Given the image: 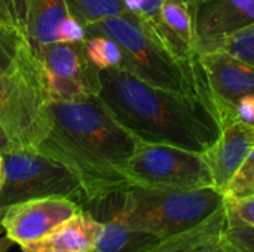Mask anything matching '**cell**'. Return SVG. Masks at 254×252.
Segmentation results:
<instances>
[{
    "instance_id": "obj_1",
    "label": "cell",
    "mask_w": 254,
    "mask_h": 252,
    "mask_svg": "<svg viewBox=\"0 0 254 252\" xmlns=\"http://www.w3.org/2000/svg\"><path fill=\"white\" fill-rule=\"evenodd\" d=\"M140 143L94 97L52 102L48 132L36 150L63 163L77 178L85 203H94L131 187L127 165Z\"/></svg>"
},
{
    "instance_id": "obj_2",
    "label": "cell",
    "mask_w": 254,
    "mask_h": 252,
    "mask_svg": "<svg viewBox=\"0 0 254 252\" xmlns=\"http://www.w3.org/2000/svg\"><path fill=\"white\" fill-rule=\"evenodd\" d=\"M98 100L140 141L205 153L219 138L222 122L216 105L143 82L121 67L100 71Z\"/></svg>"
},
{
    "instance_id": "obj_3",
    "label": "cell",
    "mask_w": 254,
    "mask_h": 252,
    "mask_svg": "<svg viewBox=\"0 0 254 252\" xmlns=\"http://www.w3.org/2000/svg\"><path fill=\"white\" fill-rule=\"evenodd\" d=\"M85 31L86 36L101 34L115 40L122 50L121 68L143 82L182 94L199 95L213 102L199 56L179 58L137 16L125 13L106 18L86 25Z\"/></svg>"
},
{
    "instance_id": "obj_4",
    "label": "cell",
    "mask_w": 254,
    "mask_h": 252,
    "mask_svg": "<svg viewBox=\"0 0 254 252\" xmlns=\"http://www.w3.org/2000/svg\"><path fill=\"white\" fill-rule=\"evenodd\" d=\"M51 104L40 59L25 39L0 70V125L12 146L37 149L51 123Z\"/></svg>"
},
{
    "instance_id": "obj_5",
    "label": "cell",
    "mask_w": 254,
    "mask_h": 252,
    "mask_svg": "<svg viewBox=\"0 0 254 252\" xmlns=\"http://www.w3.org/2000/svg\"><path fill=\"white\" fill-rule=\"evenodd\" d=\"M214 187L159 190L131 186L121 193L116 214L131 229L164 239L188 230L223 205Z\"/></svg>"
},
{
    "instance_id": "obj_6",
    "label": "cell",
    "mask_w": 254,
    "mask_h": 252,
    "mask_svg": "<svg viewBox=\"0 0 254 252\" xmlns=\"http://www.w3.org/2000/svg\"><path fill=\"white\" fill-rule=\"evenodd\" d=\"M3 186L0 189V209L28 199L68 198L85 202L77 178L60 162L30 147L3 150Z\"/></svg>"
},
{
    "instance_id": "obj_7",
    "label": "cell",
    "mask_w": 254,
    "mask_h": 252,
    "mask_svg": "<svg viewBox=\"0 0 254 252\" xmlns=\"http://www.w3.org/2000/svg\"><path fill=\"white\" fill-rule=\"evenodd\" d=\"M131 186L159 190H196L213 186L202 153L141 141L127 165Z\"/></svg>"
},
{
    "instance_id": "obj_8",
    "label": "cell",
    "mask_w": 254,
    "mask_h": 252,
    "mask_svg": "<svg viewBox=\"0 0 254 252\" xmlns=\"http://www.w3.org/2000/svg\"><path fill=\"white\" fill-rule=\"evenodd\" d=\"M83 40L52 43L34 52L40 59L52 102H74L98 97L100 70L88 59Z\"/></svg>"
},
{
    "instance_id": "obj_9",
    "label": "cell",
    "mask_w": 254,
    "mask_h": 252,
    "mask_svg": "<svg viewBox=\"0 0 254 252\" xmlns=\"http://www.w3.org/2000/svg\"><path fill=\"white\" fill-rule=\"evenodd\" d=\"M188 7L198 55L220 49L232 36L254 25V0H195Z\"/></svg>"
},
{
    "instance_id": "obj_10",
    "label": "cell",
    "mask_w": 254,
    "mask_h": 252,
    "mask_svg": "<svg viewBox=\"0 0 254 252\" xmlns=\"http://www.w3.org/2000/svg\"><path fill=\"white\" fill-rule=\"evenodd\" d=\"M82 206L60 196L28 199L1 209V230L16 245L36 244L49 236Z\"/></svg>"
},
{
    "instance_id": "obj_11",
    "label": "cell",
    "mask_w": 254,
    "mask_h": 252,
    "mask_svg": "<svg viewBox=\"0 0 254 252\" xmlns=\"http://www.w3.org/2000/svg\"><path fill=\"white\" fill-rule=\"evenodd\" d=\"M222 125L235 119L237 104L254 95V65L225 49L198 55Z\"/></svg>"
},
{
    "instance_id": "obj_12",
    "label": "cell",
    "mask_w": 254,
    "mask_h": 252,
    "mask_svg": "<svg viewBox=\"0 0 254 252\" xmlns=\"http://www.w3.org/2000/svg\"><path fill=\"white\" fill-rule=\"evenodd\" d=\"M25 37L36 52L52 43L82 42L85 27L70 15L65 0H24Z\"/></svg>"
},
{
    "instance_id": "obj_13",
    "label": "cell",
    "mask_w": 254,
    "mask_h": 252,
    "mask_svg": "<svg viewBox=\"0 0 254 252\" xmlns=\"http://www.w3.org/2000/svg\"><path fill=\"white\" fill-rule=\"evenodd\" d=\"M254 147V125L228 120L222 125L217 141L202 153L213 177V186L223 196Z\"/></svg>"
},
{
    "instance_id": "obj_14",
    "label": "cell",
    "mask_w": 254,
    "mask_h": 252,
    "mask_svg": "<svg viewBox=\"0 0 254 252\" xmlns=\"http://www.w3.org/2000/svg\"><path fill=\"white\" fill-rule=\"evenodd\" d=\"M228 214L225 201L210 217L196 226L158 239L141 252H240L226 238Z\"/></svg>"
},
{
    "instance_id": "obj_15",
    "label": "cell",
    "mask_w": 254,
    "mask_h": 252,
    "mask_svg": "<svg viewBox=\"0 0 254 252\" xmlns=\"http://www.w3.org/2000/svg\"><path fill=\"white\" fill-rule=\"evenodd\" d=\"M101 233L103 221L89 211L80 208L39 244L71 252H91L95 250Z\"/></svg>"
},
{
    "instance_id": "obj_16",
    "label": "cell",
    "mask_w": 254,
    "mask_h": 252,
    "mask_svg": "<svg viewBox=\"0 0 254 252\" xmlns=\"http://www.w3.org/2000/svg\"><path fill=\"white\" fill-rule=\"evenodd\" d=\"M100 221H103V233L95 245V251L141 252L144 248H147L149 245L158 241V238L153 235L127 226L116 214V209L112 212V215L107 220H100Z\"/></svg>"
},
{
    "instance_id": "obj_17",
    "label": "cell",
    "mask_w": 254,
    "mask_h": 252,
    "mask_svg": "<svg viewBox=\"0 0 254 252\" xmlns=\"http://www.w3.org/2000/svg\"><path fill=\"white\" fill-rule=\"evenodd\" d=\"M65 3L70 15L83 27L106 18L128 13L125 0H65Z\"/></svg>"
},
{
    "instance_id": "obj_18",
    "label": "cell",
    "mask_w": 254,
    "mask_h": 252,
    "mask_svg": "<svg viewBox=\"0 0 254 252\" xmlns=\"http://www.w3.org/2000/svg\"><path fill=\"white\" fill-rule=\"evenodd\" d=\"M83 46L88 59L100 71L112 67H121L122 50L115 40L101 34H88L83 40Z\"/></svg>"
},
{
    "instance_id": "obj_19",
    "label": "cell",
    "mask_w": 254,
    "mask_h": 252,
    "mask_svg": "<svg viewBox=\"0 0 254 252\" xmlns=\"http://www.w3.org/2000/svg\"><path fill=\"white\" fill-rule=\"evenodd\" d=\"M162 3L164 0H125L128 13L137 16L143 24L152 28L161 40H162V22H161Z\"/></svg>"
},
{
    "instance_id": "obj_20",
    "label": "cell",
    "mask_w": 254,
    "mask_h": 252,
    "mask_svg": "<svg viewBox=\"0 0 254 252\" xmlns=\"http://www.w3.org/2000/svg\"><path fill=\"white\" fill-rule=\"evenodd\" d=\"M0 28L18 39H27L24 27V0H0Z\"/></svg>"
},
{
    "instance_id": "obj_21",
    "label": "cell",
    "mask_w": 254,
    "mask_h": 252,
    "mask_svg": "<svg viewBox=\"0 0 254 252\" xmlns=\"http://www.w3.org/2000/svg\"><path fill=\"white\" fill-rule=\"evenodd\" d=\"M228 214V221H226V238L228 241L238 250L240 252H254V227L243 223L240 218L235 215Z\"/></svg>"
},
{
    "instance_id": "obj_22",
    "label": "cell",
    "mask_w": 254,
    "mask_h": 252,
    "mask_svg": "<svg viewBox=\"0 0 254 252\" xmlns=\"http://www.w3.org/2000/svg\"><path fill=\"white\" fill-rule=\"evenodd\" d=\"M220 49H225L240 59L254 65V25L232 36L222 45Z\"/></svg>"
},
{
    "instance_id": "obj_23",
    "label": "cell",
    "mask_w": 254,
    "mask_h": 252,
    "mask_svg": "<svg viewBox=\"0 0 254 252\" xmlns=\"http://www.w3.org/2000/svg\"><path fill=\"white\" fill-rule=\"evenodd\" d=\"M254 186V147L252 151L249 153L247 159L244 160V163L241 165V168L238 169V172L235 174V177L232 178L225 198H238V196H244L247 195Z\"/></svg>"
},
{
    "instance_id": "obj_24",
    "label": "cell",
    "mask_w": 254,
    "mask_h": 252,
    "mask_svg": "<svg viewBox=\"0 0 254 252\" xmlns=\"http://www.w3.org/2000/svg\"><path fill=\"white\" fill-rule=\"evenodd\" d=\"M225 206L229 214L254 227V193L238 198H225Z\"/></svg>"
},
{
    "instance_id": "obj_25",
    "label": "cell",
    "mask_w": 254,
    "mask_h": 252,
    "mask_svg": "<svg viewBox=\"0 0 254 252\" xmlns=\"http://www.w3.org/2000/svg\"><path fill=\"white\" fill-rule=\"evenodd\" d=\"M22 40L25 39H18L0 28V70H6L12 64L18 46Z\"/></svg>"
},
{
    "instance_id": "obj_26",
    "label": "cell",
    "mask_w": 254,
    "mask_h": 252,
    "mask_svg": "<svg viewBox=\"0 0 254 252\" xmlns=\"http://www.w3.org/2000/svg\"><path fill=\"white\" fill-rule=\"evenodd\" d=\"M235 119L244 123L254 125V95L244 97L235 108Z\"/></svg>"
},
{
    "instance_id": "obj_27",
    "label": "cell",
    "mask_w": 254,
    "mask_h": 252,
    "mask_svg": "<svg viewBox=\"0 0 254 252\" xmlns=\"http://www.w3.org/2000/svg\"><path fill=\"white\" fill-rule=\"evenodd\" d=\"M22 252H71L65 251V250H61V248H55V247H51V245H45V244H30V245H24L21 247Z\"/></svg>"
},
{
    "instance_id": "obj_28",
    "label": "cell",
    "mask_w": 254,
    "mask_h": 252,
    "mask_svg": "<svg viewBox=\"0 0 254 252\" xmlns=\"http://www.w3.org/2000/svg\"><path fill=\"white\" fill-rule=\"evenodd\" d=\"M10 146H12V143H10V140H9V137H7V134H6V131H4L3 126L0 125V153H1L3 150L9 149Z\"/></svg>"
},
{
    "instance_id": "obj_29",
    "label": "cell",
    "mask_w": 254,
    "mask_h": 252,
    "mask_svg": "<svg viewBox=\"0 0 254 252\" xmlns=\"http://www.w3.org/2000/svg\"><path fill=\"white\" fill-rule=\"evenodd\" d=\"M12 245L13 242L3 232H0V252H7L12 248Z\"/></svg>"
},
{
    "instance_id": "obj_30",
    "label": "cell",
    "mask_w": 254,
    "mask_h": 252,
    "mask_svg": "<svg viewBox=\"0 0 254 252\" xmlns=\"http://www.w3.org/2000/svg\"><path fill=\"white\" fill-rule=\"evenodd\" d=\"M3 186V159H1V154H0V189Z\"/></svg>"
},
{
    "instance_id": "obj_31",
    "label": "cell",
    "mask_w": 254,
    "mask_h": 252,
    "mask_svg": "<svg viewBox=\"0 0 254 252\" xmlns=\"http://www.w3.org/2000/svg\"><path fill=\"white\" fill-rule=\"evenodd\" d=\"M183 1H185L186 4H189V3H192V1H195V0H183Z\"/></svg>"
},
{
    "instance_id": "obj_32",
    "label": "cell",
    "mask_w": 254,
    "mask_h": 252,
    "mask_svg": "<svg viewBox=\"0 0 254 252\" xmlns=\"http://www.w3.org/2000/svg\"><path fill=\"white\" fill-rule=\"evenodd\" d=\"M0 218H1V209H0ZM0 232H3V230H1V224H0Z\"/></svg>"
},
{
    "instance_id": "obj_33",
    "label": "cell",
    "mask_w": 254,
    "mask_h": 252,
    "mask_svg": "<svg viewBox=\"0 0 254 252\" xmlns=\"http://www.w3.org/2000/svg\"><path fill=\"white\" fill-rule=\"evenodd\" d=\"M250 193H254V186H253V189H252V190H250V192H249L247 195H250Z\"/></svg>"
},
{
    "instance_id": "obj_34",
    "label": "cell",
    "mask_w": 254,
    "mask_h": 252,
    "mask_svg": "<svg viewBox=\"0 0 254 252\" xmlns=\"http://www.w3.org/2000/svg\"><path fill=\"white\" fill-rule=\"evenodd\" d=\"M91 252H98V251H95V250H94V251H91Z\"/></svg>"
}]
</instances>
